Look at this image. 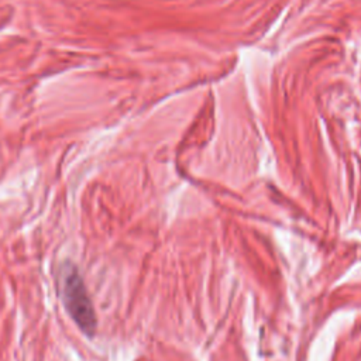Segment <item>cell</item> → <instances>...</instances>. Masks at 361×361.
<instances>
[{"label":"cell","instance_id":"1","mask_svg":"<svg viewBox=\"0 0 361 361\" xmlns=\"http://www.w3.org/2000/svg\"><path fill=\"white\" fill-rule=\"evenodd\" d=\"M58 288L66 312L78 327L86 334L93 336L96 331V313L76 265L66 262L59 267Z\"/></svg>","mask_w":361,"mask_h":361}]
</instances>
